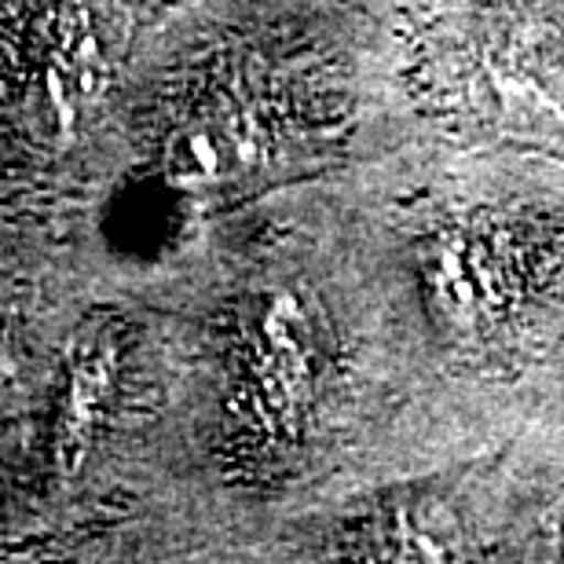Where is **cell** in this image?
I'll list each match as a JSON object with an SVG mask.
<instances>
[{
  "mask_svg": "<svg viewBox=\"0 0 564 564\" xmlns=\"http://www.w3.org/2000/svg\"><path fill=\"white\" fill-rule=\"evenodd\" d=\"M473 104L502 126L564 137V41L532 26L477 41L469 59Z\"/></svg>",
  "mask_w": 564,
  "mask_h": 564,
  "instance_id": "cell-1",
  "label": "cell"
},
{
  "mask_svg": "<svg viewBox=\"0 0 564 564\" xmlns=\"http://www.w3.org/2000/svg\"><path fill=\"white\" fill-rule=\"evenodd\" d=\"M389 550L392 557H419V561H440V557H458L462 532L458 521L447 506L419 502L397 513V521L389 524Z\"/></svg>",
  "mask_w": 564,
  "mask_h": 564,
  "instance_id": "cell-2",
  "label": "cell"
},
{
  "mask_svg": "<svg viewBox=\"0 0 564 564\" xmlns=\"http://www.w3.org/2000/svg\"><path fill=\"white\" fill-rule=\"evenodd\" d=\"M165 165L176 180H217L224 173V147L209 126H184L165 147Z\"/></svg>",
  "mask_w": 564,
  "mask_h": 564,
  "instance_id": "cell-3",
  "label": "cell"
}]
</instances>
